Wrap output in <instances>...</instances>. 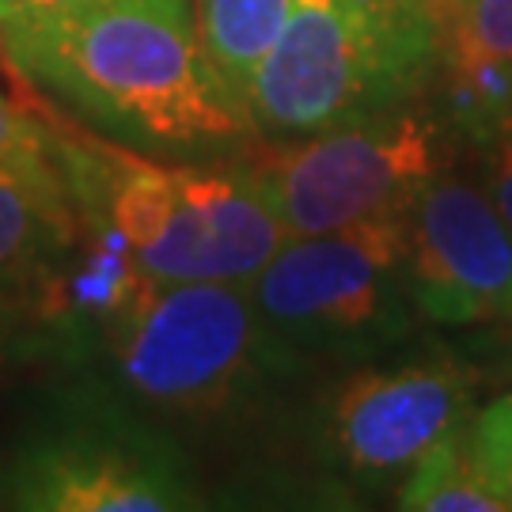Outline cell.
Instances as JSON below:
<instances>
[{"label":"cell","instance_id":"cell-1","mask_svg":"<svg viewBox=\"0 0 512 512\" xmlns=\"http://www.w3.org/2000/svg\"><path fill=\"white\" fill-rule=\"evenodd\" d=\"M0 50L42 95L148 156H209L258 137L205 54L194 0H84L4 27Z\"/></svg>","mask_w":512,"mask_h":512},{"label":"cell","instance_id":"cell-2","mask_svg":"<svg viewBox=\"0 0 512 512\" xmlns=\"http://www.w3.org/2000/svg\"><path fill=\"white\" fill-rule=\"evenodd\" d=\"M80 217L107 224L148 281L247 285L289 243L247 164H160L137 148L65 137Z\"/></svg>","mask_w":512,"mask_h":512},{"label":"cell","instance_id":"cell-3","mask_svg":"<svg viewBox=\"0 0 512 512\" xmlns=\"http://www.w3.org/2000/svg\"><path fill=\"white\" fill-rule=\"evenodd\" d=\"M444 0H308L247 92L255 133L308 137L406 107L440 73Z\"/></svg>","mask_w":512,"mask_h":512},{"label":"cell","instance_id":"cell-4","mask_svg":"<svg viewBox=\"0 0 512 512\" xmlns=\"http://www.w3.org/2000/svg\"><path fill=\"white\" fill-rule=\"evenodd\" d=\"M129 399L179 418H217L296 368L239 281H148L95 330Z\"/></svg>","mask_w":512,"mask_h":512},{"label":"cell","instance_id":"cell-5","mask_svg":"<svg viewBox=\"0 0 512 512\" xmlns=\"http://www.w3.org/2000/svg\"><path fill=\"white\" fill-rule=\"evenodd\" d=\"M406 220L293 236L247 281L262 323L296 365L304 357L365 361L414 330Z\"/></svg>","mask_w":512,"mask_h":512},{"label":"cell","instance_id":"cell-6","mask_svg":"<svg viewBox=\"0 0 512 512\" xmlns=\"http://www.w3.org/2000/svg\"><path fill=\"white\" fill-rule=\"evenodd\" d=\"M440 133L433 114L395 107L274 141L243 164L289 236H319L368 220L410 217L418 194L440 175Z\"/></svg>","mask_w":512,"mask_h":512},{"label":"cell","instance_id":"cell-7","mask_svg":"<svg viewBox=\"0 0 512 512\" xmlns=\"http://www.w3.org/2000/svg\"><path fill=\"white\" fill-rule=\"evenodd\" d=\"M8 497L31 512H175L202 497L175 440L103 395H61L19 444Z\"/></svg>","mask_w":512,"mask_h":512},{"label":"cell","instance_id":"cell-8","mask_svg":"<svg viewBox=\"0 0 512 512\" xmlns=\"http://www.w3.org/2000/svg\"><path fill=\"white\" fill-rule=\"evenodd\" d=\"M475 418V372L425 353L395 365H365L319 403V452L334 471L380 486L406 478L433 444Z\"/></svg>","mask_w":512,"mask_h":512},{"label":"cell","instance_id":"cell-9","mask_svg":"<svg viewBox=\"0 0 512 512\" xmlns=\"http://www.w3.org/2000/svg\"><path fill=\"white\" fill-rule=\"evenodd\" d=\"M406 232L421 319L512 330V228L486 190L440 171L418 194Z\"/></svg>","mask_w":512,"mask_h":512},{"label":"cell","instance_id":"cell-10","mask_svg":"<svg viewBox=\"0 0 512 512\" xmlns=\"http://www.w3.org/2000/svg\"><path fill=\"white\" fill-rule=\"evenodd\" d=\"M440 73L459 129L512 107V0H444Z\"/></svg>","mask_w":512,"mask_h":512},{"label":"cell","instance_id":"cell-11","mask_svg":"<svg viewBox=\"0 0 512 512\" xmlns=\"http://www.w3.org/2000/svg\"><path fill=\"white\" fill-rule=\"evenodd\" d=\"M308 0H194V23L205 54L224 84L247 103L258 65Z\"/></svg>","mask_w":512,"mask_h":512},{"label":"cell","instance_id":"cell-12","mask_svg":"<svg viewBox=\"0 0 512 512\" xmlns=\"http://www.w3.org/2000/svg\"><path fill=\"white\" fill-rule=\"evenodd\" d=\"M57 277L54 281L0 277V372L35 361H57L69 349L88 346V334L65 304Z\"/></svg>","mask_w":512,"mask_h":512},{"label":"cell","instance_id":"cell-13","mask_svg":"<svg viewBox=\"0 0 512 512\" xmlns=\"http://www.w3.org/2000/svg\"><path fill=\"white\" fill-rule=\"evenodd\" d=\"M80 220L57 213L35 190L0 171V277L54 281L69 258Z\"/></svg>","mask_w":512,"mask_h":512},{"label":"cell","instance_id":"cell-14","mask_svg":"<svg viewBox=\"0 0 512 512\" xmlns=\"http://www.w3.org/2000/svg\"><path fill=\"white\" fill-rule=\"evenodd\" d=\"M471 429V425H467ZM459 429L433 444L399 482V509L410 512H509L505 497L478 467L471 433Z\"/></svg>","mask_w":512,"mask_h":512},{"label":"cell","instance_id":"cell-15","mask_svg":"<svg viewBox=\"0 0 512 512\" xmlns=\"http://www.w3.org/2000/svg\"><path fill=\"white\" fill-rule=\"evenodd\" d=\"M0 171L12 175L27 190H35L57 213L80 220L69 171H65V137L35 122L27 110L8 103L4 95H0Z\"/></svg>","mask_w":512,"mask_h":512},{"label":"cell","instance_id":"cell-16","mask_svg":"<svg viewBox=\"0 0 512 512\" xmlns=\"http://www.w3.org/2000/svg\"><path fill=\"white\" fill-rule=\"evenodd\" d=\"M467 433H471L478 467L486 471L490 486L505 497V505L512 509V395L482 406L471 418Z\"/></svg>","mask_w":512,"mask_h":512},{"label":"cell","instance_id":"cell-17","mask_svg":"<svg viewBox=\"0 0 512 512\" xmlns=\"http://www.w3.org/2000/svg\"><path fill=\"white\" fill-rule=\"evenodd\" d=\"M475 148H478V156H482V183H486V194H490V202L497 205V213H501L505 224L512 228V107L478 137Z\"/></svg>","mask_w":512,"mask_h":512},{"label":"cell","instance_id":"cell-18","mask_svg":"<svg viewBox=\"0 0 512 512\" xmlns=\"http://www.w3.org/2000/svg\"><path fill=\"white\" fill-rule=\"evenodd\" d=\"M76 4H84V0H0V31L61 16V12H69Z\"/></svg>","mask_w":512,"mask_h":512},{"label":"cell","instance_id":"cell-19","mask_svg":"<svg viewBox=\"0 0 512 512\" xmlns=\"http://www.w3.org/2000/svg\"><path fill=\"white\" fill-rule=\"evenodd\" d=\"M0 494H8V471L0 475Z\"/></svg>","mask_w":512,"mask_h":512}]
</instances>
